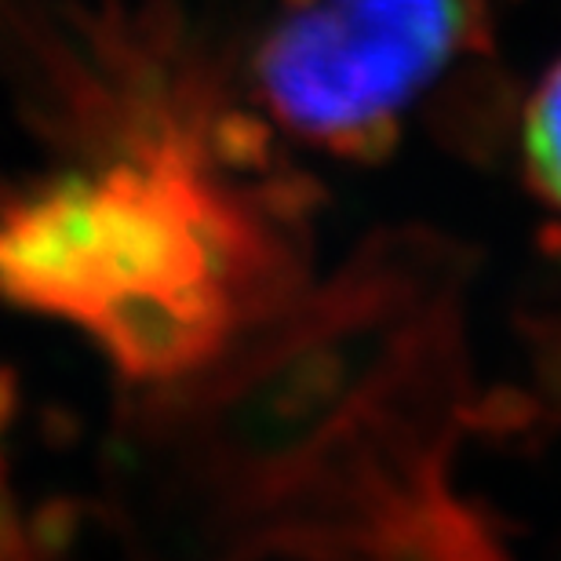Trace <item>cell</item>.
I'll return each instance as SVG.
<instances>
[{
	"label": "cell",
	"instance_id": "7c38bea8",
	"mask_svg": "<svg viewBox=\"0 0 561 561\" xmlns=\"http://www.w3.org/2000/svg\"><path fill=\"white\" fill-rule=\"evenodd\" d=\"M19 394H22V390H19V373L11 365H0V437H4L11 420H15Z\"/></svg>",
	"mask_w": 561,
	"mask_h": 561
},
{
	"label": "cell",
	"instance_id": "30bf717a",
	"mask_svg": "<svg viewBox=\"0 0 561 561\" xmlns=\"http://www.w3.org/2000/svg\"><path fill=\"white\" fill-rule=\"evenodd\" d=\"M401 136H405V128H401L398 114H379L373 121H362V125H354V128L335 131V136L324 139L321 146L332 157H340V161L376 168V164H387L390 157L398 153Z\"/></svg>",
	"mask_w": 561,
	"mask_h": 561
},
{
	"label": "cell",
	"instance_id": "6da1fadb",
	"mask_svg": "<svg viewBox=\"0 0 561 561\" xmlns=\"http://www.w3.org/2000/svg\"><path fill=\"white\" fill-rule=\"evenodd\" d=\"M463 249L390 230L288 310L201 394L197 463L244 551L500 558L489 514L448 492L456 405L467 394Z\"/></svg>",
	"mask_w": 561,
	"mask_h": 561
},
{
	"label": "cell",
	"instance_id": "8fae6325",
	"mask_svg": "<svg viewBox=\"0 0 561 561\" xmlns=\"http://www.w3.org/2000/svg\"><path fill=\"white\" fill-rule=\"evenodd\" d=\"M30 558L26 547V518L19 511V500L11 492L4 456H0V561H22Z\"/></svg>",
	"mask_w": 561,
	"mask_h": 561
},
{
	"label": "cell",
	"instance_id": "ba28073f",
	"mask_svg": "<svg viewBox=\"0 0 561 561\" xmlns=\"http://www.w3.org/2000/svg\"><path fill=\"white\" fill-rule=\"evenodd\" d=\"M252 201L271 222H280L288 230H302L329 205V190H324L318 175L302 172V168H280L266 183H260Z\"/></svg>",
	"mask_w": 561,
	"mask_h": 561
},
{
	"label": "cell",
	"instance_id": "277c9868",
	"mask_svg": "<svg viewBox=\"0 0 561 561\" xmlns=\"http://www.w3.org/2000/svg\"><path fill=\"white\" fill-rule=\"evenodd\" d=\"M522 175L543 205L561 211V59L543 73L522 114Z\"/></svg>",
	"mask_w": 561,
	"mask_h": 561
},
{
	"label": "cell",
	"instance_id": "4fadbf2b",
	"mask_svg": "<svg viewBox=\"0 0 561 561\" xmlns=\"http://www.w3.org/2000/svg\"><path fill=\"white\" fill-rule=\"evenodd\" d=\"M536 241H540V252L547 260H561V222H547V227H540Z\"/></svg>",
	"mask_w": 561,
	"mask_h": 561
},
{
	"label": "cell",
	"instance_id": "52a82bcc",
	"mask_svg": "<svg viewBox=\"0 0 561 561\" xmlns=\"http://www.w3.org/2000/svg\"><path fill=\"white\" fill-rule=\"evenodd\" d=\"M518 332L529 346V368L536 398L547 412V423L561 426V310L522 313Z\"/></svg>",
	"mask_w": 561,
	"mask_h": 561
},
{
	"label": "cell",
	"instance_id": "5b68a950",
	"mask_svg": "<svg viewBox=\"0 0 561 561\" xmlns=\"http://www.w3.org/2000/svg\"><path fill=\"white\" fill-rule=\"evenodd\" d=\"M547 423L540 398L525 387L496 383L485 390H467L456 405V426L489 442H518Z\"/></svg>",
	"mask_w": 561,
	"mask_h": 561
},
{
	"label": "cell",
	"instance_id": "5bb4252c",
	"mask_svg": "<svg viewBox=\"0 0 561 561\" xmlns=\"http://www.w3.org/2000/svg\"><path fill=\"white\" fill-rule=\"evenodd\" d=\"M307 4H313V0H285V8H288V11H296V8H307Z\"/></svg>",
	"mask_w": 561,
	"mask_h": 561
},
{
	"label": "cell",
	"instance_id": "8992f818",
	"mask_svg": "<svg viewBox=\"0 0 561 561\" xmlns=\"http://www.w3.org/2000/svg\"><path fill=\"white\" fill-rule=\"evenodd\" d=\"M205 153L230 172H271L274 128L252 110H211L205 121Z\"/></svg>",
	"mask_w": 561,
	"mask_h": 561
},
{
	"label": "cell",
	"instance_id": "3957f363",
	"mask_svg": "<svg viewBox=\"0 0 561 561\" xmlns=\"http://www.w3.org/2000/svg\"><path fill=\"white\" fill-rule=\"evenodd\" d=\"M522 114L518 77L500 62H489V55H474V62L459 66L434 88L423 106V125L456 161L492 172L518 150Z\"/></svg>",
	"mask_w": 561,
	"mask_h": 561
},
{
	"label": "cell",
	"instance_id": "7a4b0ae2",
	"mask_svg": "<svg viewBox=\"0 0 561 561\" xmlns=\"http://www.w3.org/2000/svg\"><path fill=\"white\" fill-rule=\"evenodd\" d=\"M456 51L496 55L489 0H313L255 51L271 114L310 142L398 114Z\"/></svg>",
	"mask_w": 561,
	"mask_h": 561
},
{
	"label": "cell",
	"instance_id": "9c48e42d",
	"mask_svg": "<svg viewBox=\"0 0 561 561\" xmlns=\"http://www.w3.org/2000/svg\"><path fill=\"white\" fill-rule=\"evenodd\" d=\"M84 529V503L70 496L44 500L26 518L30 558H62Z\"/></svg>",
	"mask_w": 561,
	"mask_h": 561
}]
</instances>
